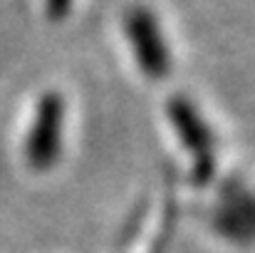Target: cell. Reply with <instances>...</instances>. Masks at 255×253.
<instances>
[{
	"label": "cell",
	"mask_w": 255,
	"mask_h": 253,
	"mask_svg": "<svg viewBox=\"0 0 255 253\" xmlns=\"http://www.w3.org/2000/svg\"><path fill=\"white\" fill-rule=\"evenodd\" d=\"M72 5H75V0H45V12L50 20L60 22L72 12Z\"/></svg>",
	"instance_id": "obj_4"
},
{
	"label": "cell",
	"mask_w": 255,
	"mask_h": 253,
	"mask_svg": "<svg viewBox=\"0 0 255 253\" xmlns=\"http://www.w3.org/2000/svg\"><path fill=\"white\" fill-rule=\"evenodd\" d=\"M166 117L186 154L191 157V179L196 184H208L216 174V137L208 122L203 119L198 107L183 94L169 97Z\"/></svg>",
	"instance_id": "obj_1"
},
{
	"label": "cell",
	"mask_w": 255,
	"mask_h": 253,
	"mask_svg": "<svg viewBox=\"0 0 255 253\" xmlns=\"http://www.w3.org/2000/svg\"><path fill=\"white\" fill-rule=\"evenodd\" d=\"M65 112L67 104L60 92H45L40 97L25 142L27 164L35 171H47L60 162L65 142Z\"/></svg>",
	"instance_id": "obj_2"
},
{
	"label": "cell",
	"mask_w": 255,
	"mask_h": 253,
	"mask_svg": "<svg viewBox=\"0 0 255 253\" xmlns=\"http://www.w3.org/2000/svg\"><path fill=\"white\" fill-rule=\"evenodd\" d=\"M124 32L136 57L139 70L149 80H161L171 70V52L166 37L161 32L159 17L149 7H131L124 17Z\"/></svg>",
	"instance_id": "obj_3"
}]
</instances>
